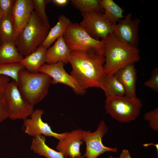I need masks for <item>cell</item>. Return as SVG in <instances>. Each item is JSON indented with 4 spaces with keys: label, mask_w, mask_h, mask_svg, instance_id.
I'll return each mask as SVG.
<instances>
[{
    "label": "cell",
    "mask_w": 158,
    "mask_h": 158,
    "mask_svg": "<svg viewBox=\"0 0 158 158\" xmlns=\"http://www.w3.org/2000/svg\"><path fill=\"white\" fill-rule=\"evenodd\" d=\"M68 62L72 67L71 75L85 90L91 87L102 89L107 75L104 68L103 54L78 51H71Z\"/></svg>",
    "instance_id": "obj_1"
},
{
    "label": "cell",
    "mask_w": 158,
    "mask_h": 158,
    "mask_svg": "<svg viewBox=\"0 0 158 158\" xmlns=\"http://www.w3.org/2000/svg\"><path fill=\"white\" fill-rule=\"evenodd\" d=\"M104 56L105 71L109 76L130 63L139 61L140 59L138 48L120 42L112 33L105 40Z\"/></svg>",
    "instance_id": "obj_2"
},
{
    "label": "cell",
    "mask_w": 158,
    "mask_h": 158,
    "mask_svg": "<svg viewBox=\"0 0 158 158\" xmlns=\"http://www.w3.org/2000/svg\"><path fill=\"white\" fill-rule=\"evenodd\" d=\"M18 76L19 92L25 100L34 108L47 95L52 78L44 73L31 72L25 68L19 71Z\"/></svg>",
    "instance_id": "obj_3"
},
{
    "label": "cell",
    "mask_w": 158,
    "mask_h": 158,
    "mask_svg": "<svg viewBox=\"0 0 158 158\" xmlns=\"http://www.w3.org/2000/svg\"><path fill=\"white\" fill-rule=\"evenodd\" d=\"M49 31L34 10L15 42L19 52L25 57L34 51L42 45Z\"/></svg>",
    "instance_id": "obj_4"
},
{
    "label": "cell",
    "mask_w": 158,
    "mask_h": 158,
    "mask_svg": "<svg viewBox=\"0 0 158 158\" xmlns=\"http://www.w3.org/2000/svg\"><path fill=\"white\" fill-rule=\"evenodd\" d=\"M142 104L137 97L125 96L106 98L105 102L106 113L116 121L129 123L139 115Z\"/></svg>",
    "instance_id": "obj_5"
},
{
    "label": "cell",
    "mask_w": 158,
    "mask_h": 158,
    "mask_svg": "<svg viewBox=\"0 0 158 158\" xmlns=\"http://www.w3.org/2000/svg\"><path fill=\"white\" fill-rule=\"evenodd\" d=\"M63 36L71 51L95 53L104 55L105 40L93 38L79 24L72 23L63 33Z\"/></svg>",
    "instance_id": "obj_6"
},
{
    "label": "cell",
    "mask_w": 158,
    "mask_h": 158,
    "mask_svg": "<svg viewBox=\"0 0 158 158\" xmlns=\"http://www.w3.org/2000/svg\"><path fill=\"white\" fill-rule=\"evenodd\" d=\"M4 97L8 112L9 118L12 120H23L31 115L33 107L24 99L19 91L17 82L13 80L7 84Z\"/></svg>",
    "instance_id": "obj_7"
},
{
    "label": "cell",
    "mask_w": 158,
    "mask_h": 158,
    "mask_svg": "<svg viewBox=\"0 0 158 158\" xmlns=\"http://www.w3.org/2000/svg\"><path fill=\"white\" fill-rule=\"evenodd\" d=\"M108 128L103 120L99 124L97 130L92 132L90 131L81 129L82 139L85 142L86 151L84 157L87 158H96L106 152H117V148L106 147L103 144L102 140L104 136L108 132Z\"/></svg>",
    "instance_id": "obj_8"
},
{
    "label": "cell",
    "mask_w": 158,
    "mask_h": 158,
    "mask_svg": "<svg viewBox=\"0 0 158 158\" xmlns=\"http://www.w3.org/2000/svg\"><path fill=\"white\" fill-rule=\"evenodd\" d=\"M83 19L80 25L93 38L105 40L112 33V24L104 17L102 12L91 11L82 13Z\"/></svg>",
    "instance_id": "obj_9"
},
{
    "label": "cell",
    "mask_w": 158,
    "mask_h": 158,
    "mask_svg": "<svg viewBox=\"0 0 158 158\" xmlns=\"http://www.w3.org/2000/svg\"><path fill=\"white\" fill-rule=\"evenodd\" d=\"M132 14H128L116 24L112 25V33L120 42L138 48L139 43V27L140 20L133 19Z\"/></svg>",
    "instance_id": "obj_10"
},
{
    "label": "cell",
    "mask_w": 158,
    "mask_h": 158,
    "mask_svg": "<svg viewBox=\"0 0 158 158\" xmlns=\"http://www.w3.org/2000/svg\"><path fill=\"white\" fill-rule=\"evenodd\" d=\"M65 64L59 61L53 64H44L40 68L38 72L45 73L52 78L51 84L61 83L71 87L78 95H83L86 91L82 88L77 81L68 74L64 68Z\"/></svg>",
    "instance_id": "obj_11"
},
{
    "label": "cell",
    "mask_w": 158,
    "mask_h": 158,
    "mask_svg": "<svg viewBox=\"0 0 158 158\" xmlns=\"http://www.w3.org/2000/svg\"><path fill=\"white\" fill-rule=\"evenodd\" d=\"M44 113L42 109L35 110L30 118L23 120L25 133L33 137L42 135L45 136L52 137L61 140L65 136L66 132L59 133L54 132L48 124L42 121V117Z\"/></svg>",
    "instance_id": "obj_12"
},
{
    "label": "cell",
    "mask_w": 158,
    "mask_h": 158,
    "mask_svg": "<svg viewBox=\"0 0 158 158\" xmlns=\"http://www.w3.org/2000/svg\"><path fill=\"white\" fill-rule=\"evenodd\" d=\"M83 142L81 129L74 130L66 132L64 137L58 142L56 149L65 158L78 157L81 156L80 147Z\"/></svg>",
    "instance_id": "obj_13"
},
{
    "label": "cell",
    "mask_w": 158,
    "mask_h": 158,
    "mask_svg": "<svg viewBox=\"0 0 158 158\" xmlns=\"http://www.w3.org/2000/svg\"><path fill=\"white\" fill-rule=\"evenodd\" d=\"M34 10L32 0H16L12 15L16 38L28 23Z\"/></svg>",
    "instance_id": "obj_14"
},
{
    "label": "cell",
    "mask_w": 158,
    "mask_h": 158,
    "mask_svg": "<svg viewBox=\"0 0 158 158\" xmlns=\"http://www.w3.org/2000/svg\"><path fill=\"white\" fill-rule=\"evenodd\" d=\"M114 75L124 87L126 96L130 97H137V73L135 63L128 64L118 70Z\"/></svg>",
    "instance_id": "obj_15"
},
{
    "label": "cell",
    "mask_w": 158,
    "mask_h": 158,
    "mask_svg": "<svg viewBox=\"0 0 158 158\" xmlns=\"http://www.w3.org/2000/svg\"><path fill=\"white\" fill-rule=\"evenodd\" d=\"M71 51L62 35L57 39L53 46L47 49L46 63L53 64L62 61L64 64H67L69 63L68 58Z\"/></svg>",
    "instance_id": "obj_16"
},
{
    "label": "cell",
    "mask_w": 158,
    "mask_h": 158,
    "mask_svg": "<svg viewBox=\"0 0 158 158\" xmlns=\"http://www.w3.org/2000/svg\"><path fill=\"white\" fill-rule=\"evenodd\" d=\"M47 49L42 45L39 47L33 52L24 57L20 63L28 71L36 72L45 64Z\"/></svg>",
    "instance_id": "obj_17"
},
{
    "label": "cell",
    "mask_w": 158,
    "mask_h": 158,
    "mask_svg": "<svg viewBox=\"0 0 158 158\" xmlns=\"http://www.w3.org/2000/svg\"><path fill=\"white\" fill-rule=\"evenodd\" d=\"M45 136L39 135L33 137L31 149L34 152L46 158H65L59 152L50 148L46 143Z\"/></svg>",
    "instance_id": "obj_18"
},
{
    "label": "cell",
    "mask_w": 158,
    "mask_h": 158,
    "mask_svg": "<svg viewBox=\"0 0 158 158\" xmlns=\"http://www.w3.org/2000/svg\"><path fill=\"white\" fill-rule=\"evenodd\" d=\"M23 58L24 56L19 52L15 43L0 42V63H19Z\"/></svg>",
    "instance_id": "obj_19"
},
{
    "label": "cell",
    "mask_w": 158,
    "mask_h": 158,
    "mask_svg": "<svg viewBox=\"0 0 158 158\" xmlns=\"http://www.w3.org/2000/svg\"><path fill=\"white\" fill-rule=\"evenodd\" d=\"M71 23L65 16H59L57 23L49 30L42 46L47 49L56 40L63 35Z\"/></svg>",
    "instance_id": "obj_20"
},
{
    "label": "cell",
    "mask_w": 158,
    "mask_h": 158,
    "mask_svg": "<svg viewBox=\"0 0 158 158\" xmlns=\"http://www.w3.org/2000/svg\"><path fill=\"white\" fill-rule=\"evenodd\" d=\"M100 2L104 12L103 13L104 17L112 24H116L124 17L123 9L113 0H102Z\"/></svg>",
    "instance_id": "obj_21"
},
{
    "label": "cell",
    "mask_w": 158,
    "mask_h": 158,
    "mask_svg": "<svg viewBox=\"0 0 158 158\" xmlns=\"http://www.w3.org/2000/svg\"><path fill=\"white\" fill-rule=\"evenodd\" d=\"M16 38L12 15L3 16L0 20V42L15 43Z\"/></svg>",
    "instance_id": "obj_22"
},
{
    "label": "cell",
    "mask_w": 158,
    "mask_h": 158,
    "mask_svg": "<svg viewBox=\"0 0 158 158\" xmlns=\"http://www.w3.org/2000/svg\"><path fill=\"white\" fill-rule=\"evenodd\" d=\"M102 90L106 98L125 95V91L121 83L114 75H107L104 81Z\"/></svg>",
    "instance_id": "obj_23"
},
{
    "label": "cell",
    "mask_w": 158,
    "mask_h": 158,
    "mask_svg": "<svg viewBox=\"0 0 158 158\" xmlns=\"http://www.w3.org/2000/svg\"><path fill=\"white\" fill-rule=\"evenodd\" d=\"M71 4L82 13L91 11H104L99 0H71Z\"/></svg>",
    "instance_id": "obj_24"
},
{
    "label": "cell",
    "mask_w": 158,
    "mask_h": 158,
    "mask_svg": "<svg viewBox=\"0 0 158 158\" xmlns=\"http://www.w3.org/2000/svg\"><path fill=\"white\" fill-rule=\"evenodd\" d=\"M10 80L11 78L7 76L0 75V123L9 118L4 92L6 86Z\"/></svg>",
    "instance_id": "obj_25"
},
{
    "label": "cell",
    "mask_w": 158,
    "mask_h": 158,
    "mask_svg": "<svg viewBox=\"0 0 158 158\" xmlns=\"http://www.w3.org/2000/svg\"><path fill=\"white\" fill-rule=\"evenodd\" d=\"M24 68L23 66L19 63L11 64L0 63V75L7 76L17 82L19 71Z\"/></svg>",
    "instance_id": "obj_26"
},
{
    "label": "cell",
    "mask_w": 158,
    "mask_h": 158,
    "mask_svg": "<svg viewBox=\"0 0 158 158\" xmlns=\"http://www.w3.org/2000/svg\"><path fill=\"white\" fill-rule=\"evenodd\" d=\"M34 9L42 22L49 29L50 26L45 11L46 5L47 1L32 0Z\"/></svg>",
    "instance_id": "obj_27"
},
{
    "label": "cell",
    "mask_w": 158,
    "mask_h": 158,
    "mask_svg": "<svg viewBox=\"0 0 158 158\" xmlns=\"http://www.w3.org/2000/svg\"><path fill=\"white\" fill-rule=\"evenodd\" d=\"M144 119L148 122L151 129L155 131H158V108L146 113Z\"/></svg>",
    "instance_id": "obj_28"
},
{
    "label": "cell",
    "mask_w": 158,
    "mask_h": 158,
    "mask_svg": "<svg viewBox=\"0 0 158 158\" xmlns=\"http://www.w3.org/2000/svg\"><path fill=\"white\" fill-rule=\"evenodd\" d=\"M145 85L154 91L158 92V68H155L151 73L150 78L144 83Z\"/></svg>",
    "instance_id": "obj_29"
},
{
    "label": "cell",
    "mask_w": 158,
    "mask_h": 158,
    "mask_svg": "<svg viewBox=\"0 0 158 158\" xmlns=\"http://www.w3.org/2000/svg\"><path fill=\"white\" fill-rule=\"evenodd\" d=\"M16 0H0V9L3 16L12 15Z\"/></svg>",
    "instance_id": "obj_30"
},
{
    "label": "cell",
    "mask_w": 158,
    "mask_h": 158,
    "mask_svg": "<svg viewBox=\"0 0 158 158\" xmlns=\"http://www.w3.org/2000/svg\"><path fill=\"white\" fill-rule=\"evenodd\" d=\"M118 158H131L129 151L127 149L123 150Z\"/></svg>",
    "instance_id": "obj_31"
},
{
    "label": "cell",
    "mask_w": 158,
    "mask_h": 158,
    "mask_svg": "<svg viewBox=\"0 0 158 158\" xmlns=\"http://www.w3.org/2000/svg\"><path fill=\"white\" fill-rule=\"evenodd\" d=\"M53 1L55 4L58 5L63 6L66 4L68 1V0H54Z\"/></svg>",
    "instance_id": "obj_32"
},
{
    "label": "cell",
    "mask_w": 158,
    "mask_h": 158,
    "mask_svg": "<svg viewBox=\"0 0 158 158\" xmlns=\"http://www.w3.org/2000/svg\"><path fill=\"white\" fill-rule=\"evenodd\" d=\"M84 157L83 156H80L78 157H68V158H83Z\"/></svg>",
    "instance_id": "obj_33"
},
{
    "label": "cell",
    "mask_w": 158,
    "mask_h": 158,
    "mask_svg": "<svg viewBox=\"0 0 158 158\" xmlns=\"http://www.w3.org/2000/svg\"><path fill=\"white\" fill-rule=\"evenodd\" d=\"M3 16L2 14L1 11L0 9V20L1 19V18H2V17H3Z\"/></svg>",
    "instance_id": "obj_34"
},
{
    "label": "cell",
    "mask_w": 158,
    "mask_h": 158,
    "mask_svg": "<svg viewBox=\"0 0 158 158\" xmlns=\"http://www.w3.org/2000/svg\"><path fill=\"white\" fill-rule=\"evenodd\" d=\"M108 158H118V157H114L111 155H110Z\"/></svg>",
    "instance_id": "obj_35"
}]
</instances>
